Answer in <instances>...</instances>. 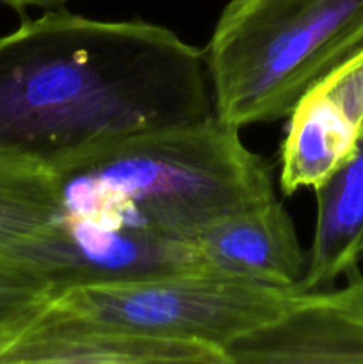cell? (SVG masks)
I'll list each match as a JSON object with an SVG mask.
<instances>
[{
    "mask_svg": "<svg viewBox=\"0 0 363 364\" xmlns=\"http://www.w3.org/2000/svg\"><path fill=\"white\" fill-rule=\"evenodd\" d=\"M363 141V48L317 80L288 116L280 149L285 196L324 183Z\"/></svg>",
    "mask_w": 363,
    "mask_h": 364,
    "instance_id": "cell-6",
    "label": "cell"
},
{
    "mask_svg": "<svg viewBox=\"0 0 363 364\" xmlns=\"http://www.w3.org/2000/svg\"><path fill=\"white\" fill-rule=\"evenodd\" d=\"M327 304L337 308L349 318L363 326V276L359 274L354 279L345 281L344 287L335 288L327 294H319Z\"/></svg>",
    "mask_w": 363,
    "mask_h": 364,
    "instance_id": "cell-13",
    "label": "cell"
},
{
    "mask_svg": "<svg viewBox=\"0 0 363 364\" xmlns=\"http://www.w3.org/2000/svg\"><path fill=\"white\" fill-rule=\"evenodd\" d=\"M52 294V283L34 263L0 251V341L27 326Z\"/></svg>",
    "mask_w": 363,
    "mask_h": 364,
    "instance_id": "cell-12",
    "label": "cell"
},
{
    "mask_svg": "<svg viewBox=\"0 0 363 364\" xmlns=\"http://www.w3.org/2000/svg\"><path fill=\"white\" fill-rule=\"evenodd\" d=\"M192 244L206 272L278 290H294L308 265L294 220L276 196L217 217Z\"/></svg>",
    "mask_w": 363,
    "mask_h": 364,
    "instance_id": "cell-8",
    "label": "cell"
},
{
    "mask_svg": "<svg viewBox=\"0 0 363 364\" xmlns=\"http://www.w3.org/2000/svg\"><path fill=\"white\" fill-rule=\"evenodd\" d=\"M295 291L258 287L205 270L117 283L71 287L52 295L45 311L77 322L224 348L270 322Z\"/></svg>",
    "mask_w": 363,
    "mask_h": 364,
    "instance_id": "cell-4",
    "label": "cell"
},
{
    "mask_svg": "<svg viewBox=\"0 0 363 364\" xmlns=\"http://www.w3.org/2000/svg\"><path fill=\"white\" fill-rule=\"evenodd\" d=\"M50 166L59 187L57 217L180 240L276 196L269 164L216 116L109 139Z\"/></svg>",
    "mask_w": 363,
    "mask_h": 364,
    "instance_id": "cell-2",
    "label": "cell"
},
{
    "mask_svg": "<svg viewBox=\"0 0 363 364\" xmlns=\"http://www.w3.org/2000/svg\"><path fill=\"white\" fill-rule=\"evenodd\" d=\"M228 364H363V326L319 294H295L270 322L226 348Z\"/></svg>",
    "mask_w": 363,
    "mask_h": 364,
    "instance_id": "cell-9",
    "label": "cell"
},
{
    "mask_svg": "<svg viewBox=\"0 0 363 364\" xmlns=\"http://www.w3.org/2000/svg\"><path fill=\"white\" fill-rule=\"evenodd\" d=\"M71 2H75V0H0V6H6L9 9L21 13L25 9H31V7H38V9L43 11L60 9V7H66Z\"/></svg>",
    "mask_w": 363,
    "mask_h": 364,
    "instance_id": "cell-14",
    "label": "cell"
},
{
    "mask_svg": "<svg viewBox=\"0 0 363 364\" xmlns=\"http://www.w3.org/2000/svg\"><path fill=\"white\" fill-rule=\"evenodd\" d=\"M14 255L34 263L48 277L53 294L71 287L203 270L192 240L70 217H57Z\"/></svg>",
    "mask_w": 363,
    "mask_h": 364,
    "instance_id": "cell-5",
    "label": "cell"
},
{
    "mask_svg": "<svg viewBox=\"0 0 363 364\" xmlns=\"http://www.w3.org/2000/svg\"><path fill=\"white\" fill-rule=\"evenodd\" d=\"M363 48V0H228L203 48L214 116L242 130L288 117Z\"/></svg>",
    "mask_w": 363,
    "mask_h": 364,
    "instance_id": "cell-3",
    "label": "cell"
},
{
    "mask_svg": "<svg viewBox=\"0 0 363 364\" xmlns=\"http://www.w3.org/2000/svg\"><path fill=\"white\" fill-rule=\"evenodd\" d=\"M228 364L221 348L63 318L45 308L0 341V364Z\"/></svg>",
    "mask_w": 363,
    "mask_h": 364,
    "instance_id": "cell-7",
    "label": "cell"
},
{
    "mask_svg": "<svg viewBox=\"0 0 363 364\" xmlns=\"http://www.w3.org/2000/svg\"><path fill=\"white\" fill-rule=\"evenodd\" d=\"M53 167L38 156L0 149V251L16 252L59 215Z\"/></svg>",
    "mask_w": 363,
    "mask_h": 364,
    "instance_id": "cell-11",
    "label": "cell"
},
{
    "mask_svg": "<svg viewBox=\"0 0 363 364\" xmlns=\"http://www.w3.org/2000/svg\"><path fill=\"white\" fill-rule=\"evenodd\" d=\"M210 117L203 48L162 25L60 7L0 34V149L53 164L109 139Z\"/></svg>",
    "mask_w": 363,
    "mask_h": 364,
    "instance_id": "cell-1",
    "label": "cell"
},
{
    "mask_svg": "<svg viewBox=\"0 0 363 364\" xmlns=\"http://www.w3.org/2000/svg\"><path fill=\"white\" fill-rule=\"evenodd\" d=\"M317 217L308 265L295 294H327L354 279L363 262V141L315 191Z\"/></svg>",
    "mask_w": 363,
    "mask_h": 364,
    "instance_id": "cell-10",
    "label": "cell"
}]
</instances>
